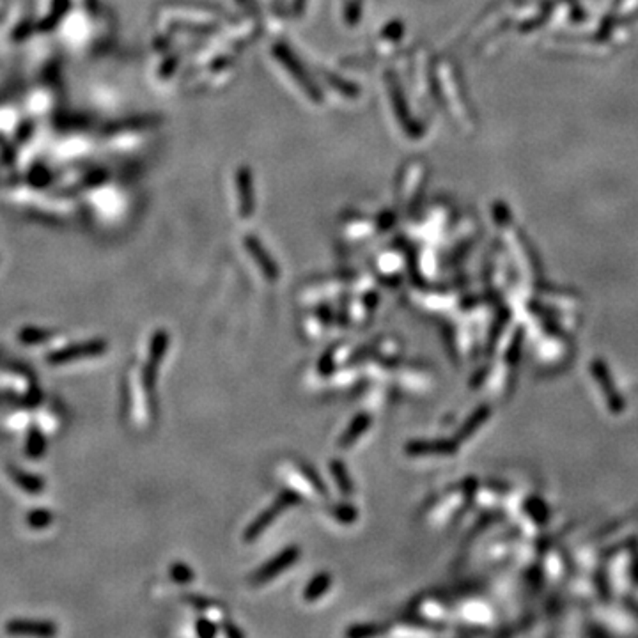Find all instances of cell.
<instances>
[{"instance_id":"1","label":"cell","mask_w":638,"mask_h":638,"mask_svg":"<svg viewBox=\"0 0 638 638\" xmlns=\"http://www.w3.org/2000/svg\"><path fill=\"white\" fill-rule=\"evenodd\" d=\"M107 348H108L107 340H103V339L88 340V342L71 344L63 349H57V351L48 353L46 362L52 365H61V364H68V362L83 360V358H94V357L103 355V353L107 351Z\"/></svg>"},{"instance_id":"2","label":"cell","mask_w":638,"mask_h":638,"mask_svg":"<svg viewBox=\"0 0 638 638\" xmlns=\"http://www.w3.org/2000/svg\"><path fill=\"white\" fill-rule=\"evenodd\" d=\"M298 502H300V497L294 493V491H282V493L278 495L277 500L271 504V507H268V509H266L265 513L259 516V518L254 519L252 525L247 528V532H245V541H249L250 543V541H254L257 535H261L263 532L268 528L269 523L277 518L278 514H282L287 509V507L294 506V504H298Z\"/></svg>"},{"instance_id":"3","label":"cell","mask_w":638,"mask_h":638,"mask_svg":"<svg viewBox=\"0 0 638 638\" xmlns=\"http://www.w3.org/2000/svg\"><path fill=\"white\" fill-rule=\"evenodd\" d=\"M300 557V548L296 546H289L287 550L280 551L274 560H269L263 566L256 575L252 576L254 584H266L268 580L275 578L277 575H280L282 571H286L289 568L291 564H294L298 560Z\"/></svg>"},{"instance_id":"4","label":"cell","mask_w":638,"mask_h":638,"mask_svg":"<svg viewBox=\"0 0 638 638\" xmlns=\"http://www.w3.org/2000/svg\"><path fill=\"white\" fill-rule=\"evenodd\" d=\"M57 626L52 621H39V619H13L6 624V633L9 635H29V637H54L57 635Z\"/></svg>"},{"instance_id":"5","label":"cell","mask_w":638,"mask_h":638,"mask_svg":"<svg viewBox=\"0 0 638 638\" xmlns=\"http://www.w3.org/2000/svg\"><path fill=\"white\" fill-rule=\"evenodd\" d=\"M9 473L13 477V481L27 493H41L45 489V479H41L39 475H34V473L20 470L17 466H9Z\"/></svg>"},{"instance_id":"6","label":"cell","mask_w":638,"mask_h":638,"mask_svg":"<svg viewBox=\"0 0 638 638\" xmlns=\"http://www.w3.org/2000/svg\"><path fill=\"white\" fill-rule=\"evenodd\" d=\"M369 426H371V417H369V415H365V413L358 415L357 419H355L351 424H349V427L346 429V433L342 435V438L339 440L340 447H349V445L355 444L358 436H360L362 433H365L367 429H369Z\"/></svg>"},{"instance_id":"7","label":"cell","mask_w":638,"mask_h":638,"mask_svg":"<svg viewBox=\"0 0 638 638\" xmlns=\"http://www.w3.org/2000/svg\"><path fill=\"white\" fill-rule=\"evenodd\" d=\"M167 346H169V336H167L163 330L156 332L151 339V348H150V362L151 364L158 365L162 362L163 355L167 351Z\"/></svg>"},{"instance_id":"8","label":"cell","mask_w":638,"mask_h":638,"mask_svg":"<svg viewBox=\"0 0 638 638\" xmlns=\"http://www.w3.org/2000/svg\"><path fill=\"white\" fill-rule=\"evenodd\" d=\"M330 587V575H318L305 588V601H316L323 596Z\"/></svg>"},{"instance_id":"9","label":"cell","mask_w":638,"mask_h":638,"mask_svg":"<svg viewBox=\"0 0 638 638\" xmlns=\"http://www.w3.org/2000/svg\"><path fill=\"white\" fill-rule=\"evenodd\" d=\"M27 456L30 457H41L46 451V440L39 429H30L29 438H27Z\"/></svg>"},{"instance_id":"10","label":"cell","mask_w":638,"mask_h":638,"mask_svg":"<svg viewBox=\"0 0 638 638\" xmlns=\"http://www.w3.org/2000/svg\"><path fill=\"white\" fill-rule=\"evenodd\" d=\"M50 337L52 332L36 327H27L20 332V340L23 344H41V342H46Z\"/></svg>"},{"instance_id":"11","label":"cell","mask_w":638,"mask_h":638,"mask_svg":"<svg viewBox=\"0 0 638 638\" xmlns=\"http://www.w3.org/2000/svg\"><path fill=\"white\" fill-rule=\"evenodd\" d=\"M52 519H54V516H52V513L48 509H34L27 514V523H29V526L30 528H38V531L46 528V526L52 523Z\"/></svg>"},{"instance_id":"12","label":"cell","mask_w":638,"mask_h":638,"mask_svg":"<svg viewBox=\"0 0 638 638\" xmlns=\"http://www.w3.org/2000/svg\"><path fill=\"white\" fill-rule=\"evenodd\" d=\"M332 473H333V477H336V481H337V484H339V488L342 489V493H346V495L351 493L353 486H351V481H349L348 470H346L344 464L340 463V461H333V463H332Z\"/></svg>"},{"instance_id":"13","label":"cell","mask_w":638,"mask_h":638,"mask_svg":"<svg viewBox=\"0 0 638 638\" xmlns=\"http://www.w3.org/2000/svg\"><path fill=\"white\" fill-rule=\"evenodd\" d=\"M170 576L174 578V582L178 584H188V582L194 580V573L190 571L187 564H174L172 568H170Z\"/></svg>"},{"instance_id":"14","label":"cell","mask_w":638,"mask_h":638,"mask_svg":"<svg viewBox=\"0 0 638 638\" xmlns=\"http://www.w3.org/2000/svg\"><path fill=\"white\" fill-rule=\"evenodd\" d=\"M333 514H336V516L340 519V522H344V523H351L353 519H357V509H355V507H351V506L336 507Z\"/></svg>"},{"instance_id":"15","label":"cell","mask_w":638,"mask_h":638,"mask_svg":"<svg viewBox=\"0 0 638 638\" xmlns=\"http://www.w3.org/2000/svg\"><path fill=\"white\" fill-rule=\"evenodd\" d=\"M197 633L206 638L213 637V635L216 633V628L215 624H212L207 619H200V621H197Z\"/></svg>"},{"instance_id":"16","label":"cell","mask_w":638,"mask_h":638,"mask_svg":"<svg viewBox=\"0 0 638 638\" xmlns=\"http://www.w3.org/2000/svg\"><path fill=\"white\" fill-rule=\"evenodd\" d=\"M378 633L376 628H369V626H365V628H353V630L348 631L349 637H365V635H374Z\"/></svg>"}]
</instances>
